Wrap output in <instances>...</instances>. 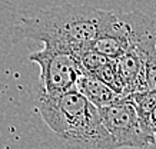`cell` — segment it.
<instances>
[{"instance_id":"cell-1","label":"cell","mask_w":156,"mask_h":149,"mask_svg":"<svg viewBox=\"0 0 156 149\" xmlns=\"http://www.w3.org/2000/svg\"><path fill=\"white\" fill-rule=\"evenodd\" d=\"M37 111L55 149H116L99 109L76 87L57 95L42 92Z\"/></svg>"},{"instance_id":"cell-2","label":"cell","mask_w":156,"mask_h":149,"mask_svg":"<svg viewBox=\"0 0 156 149\" xmlns=\"http://www.w3.org/2000/svg\"><path fill=\"white\" fill-rule=\"evenodd\" d=\"M115 17L116 12L87 5L53 6L23 17L14 26L13 37L14 40L30 39L76 52L93 43Z\"/></svg>"},{"instance_id":"cell-3","label":"cell","mask_w":156,"mask_h":149,"mask_svg":"<svg viewBox=\"0 0 156 149\" xmlns=\"http://www.w3.org/2000/svg\"><path fill=\"white\" fill-rule=\"evenodd\" d=\"M156 42L155 24L140 12L116 13L109 27L92 46L110 59L122 56L130 49Z\"/></svg>"},{"instance_id":"cell-4","label":"cell","mask_w":156,"mask_h":149,"mask_svg":"<svg viewBox=\"0 0 156 149\" xmlns=\"http://www.w3.org/2000/svg\"><path fill=\"white\" fill-rule=\"evenodd\" d=\"M29 60L40 69L42 92L57 95L76 87V80L83 72L76 53L70 49L43 44L40 50L30 53Z\"/></svg>"},{"instance_id":"cell-5","label":"cell","mask_w":156,"mask_h":149,"mask_svg":"<svg viewBox=\"0 0 156 149\" xmlns=\"http://www.w3.org/2000/svg\"><path fill=\"white\" fill-rule=\"evenodd\" d=\"M102 123L113 139L116 149H142L156 142V136L143 128L137 116L135 105L129 96H123L118 102L99 109Z\"/></svg>"},{"instance_id":"cell-6","label":"cell","mask_w":156,"mask_h":149,"mask_svg":"<svg viewBox=\"0 0 156 149\" xmlns=\"http://www.w3.org/2000/svg\"><path fill=\"white\" fill-rule=\"evenodd\" d=\"M76 89L80 92L87 101L92 102L98 109L112 105V103L118 102L119 99L123 98V95L115 92L112 87H109L100 79H98L96 76L87 72H82L80 76L77 77Z\"/></svg>"},{"instance_id":"cell-7","label":"cell","mask_w":156,"mask_h":149,"mask_svg":"<svg viewBox=\"0 0 156 149\" xmlns=\"http://www.w3.org/2000/svg\"><path fill=\"white\" fill-rule=\"evenodd\" d=\"M96 76L98 79H100L103 83H106L109 87H112L115 92H118L120 95L125 96L123 93V86H122V82L119 79V75H118V70H116V65H115V59L109 60L108 63H105L103 66H100L98 70H95L93 73H90Z\"/></svg>"},{"instance_id":"cell-8","label":"cell","mask_w":156,"mask_h":149,"mask_svg":"<svg viewBox=\"0 0 156 149\" xmlns=\"http://www.w3.org/2000/svg\"><path fill=\"white\" fill-rule=\"evenodd\" d=\"M145 83L146 89L156 90V48L149 52L145 63Z\"/></svg>"}]
</instances>
